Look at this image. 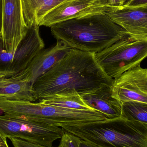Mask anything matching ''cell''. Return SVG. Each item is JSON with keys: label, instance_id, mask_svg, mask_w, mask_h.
<instances>
[{"label": "cell", "instance_id": "obj_19", "mask_svg": "<svg viewBox=\"0 0 147 147\" xmlns=\"http://www.w3.org/2000/svg\"><path fill=\"white\" fill-rule=\"evenodd\" d=\"M80 140L78 136L65 131L61 138L58 147H80Z\"/></svg>", "mask_w": 147, "mask_h": 147}, {"label": "cell", "instance_id": "obj_13", "mask_svg": "<svg viewBox=\"0 0 147 147\" xmlns=\"http://www.w3.org/2000/svg\"><path fill=\"white\" fill-rule=\"evenodd\" d=\"M112 86L104 85L93 90L80 94L87 105L103 114L107 119L118 118L121 115V102L112 96Z\"/></svg>", "mask_w": 147, "mask_h": 147}, {"label": "cell", "instance_id": "obj_6", "mask_svg": "<svg viewBox=\"0 0 147 147\" xmlns=\"http://www.w3.org/2000/svg\"><path fill=\"white\" fill-rule=\"evenodd\" d=\"M65 131L55 125L45 124L22 117L0 116V134L5 138H18L37 145L52 147Z\"/></svg>", "mask_w": 147, "mask_h": 147}, {"label": "cell", "instance_id": "obj_18", "mask_svg": "<svg viewBox=\"0 0 147 147\" xmlns=\"http://www.w3.org/2000/svg\"><path fill=\"white\" fill-rule=\"evenodd\" d=\"M13 56L5 49L2 37L0 36V71L13 73L11 69Z\"/></svg>", "mask_w": 147, "mask_h": 147}, {"label": "cell", "instance_id": "obj_12", "mask_svg": "<svg viewBox=\"0 0 147 147\" xmlns=\"http://www.w3.org/2000/svg\"><path fill=\"white\" fill-rule=\"evenodd\" d=\"M72 49L64 41L57 40L53 46L40 51L25 70L33 83L65 57Z\"/></svg>", "mask_w": 147, "mask_h": 147}, {"label": "cell", "instance_id": "obj_4", "mask_svg": "<svg viewBox=\"0 0 147 147\" xmlns=\"http://www.w3.org/2000/svg\"><path fill=\"white\" fill-rule=\"evenodd\" d=\"M0 110L5 115L57 126L107 119L103 114L96 110L70 109L40 102L10 101L1 98Z\"/></svg>", "mask_w": 147, "mask_h": 147}, {"label": "cell", "instance_id": "obj_17", "mask_svg": "<svg viewBox=\"0 0 147 147\" xmlns=\"http://www.w3.org/2000/svg\"><path fill=\"white\" fill-rule=\"evenodd\" d=\"M121 117L147 124V103L137 101L122 102Z\"/></svg>", "mask_w": 147, "mask_h": 147}, {"label": "cell", "instance_id": "obj_8", "mask_svg": "<svg viewBox=\"0 0 147 147\" xmlns=\"http://www.w3.org/2000/svg\"><path fill=\"white\" fill-rule=\"evenodd\" d=\"M2 37L4 47L13 55L27 32L21 0H2Z\"/></svg>", "mask_w": 147, "mask_h": 147}, {"label": "cell", "instance_id": "obj_7", "mask_svg": "<svg viewBox=\"0 0 147 147\" xmlns=\"http://www.w3.org/2000/svg\"><path fill=\"white\" fill-rule=\"evenodd\" d=\"M109 6L105 0H68L51 10L39 26L51 28L57 23L95 14L106 13Z\"/></svg>", "mask_w": 147, "mask_h": 147}, {"label": "cell", "instance_id": "obj_9", "mask_svg": "<svg viewBox=\"0 0 147 147\" xmlns=\"http://www.w3.org/2000/svg\"><path fill=\"white\" fill-rule=\"evenodd\" d=\"M112 96L121 102L147 103V69L140 65L129 70L114 80Z\"/></svg>", "mask_w": 147, "mask_h": 147}, {"label": "cell", "instance_id": "obj_22", "mask_svg": "<svg viewBox=\"0 0 147 147\" xmlns=\"http://www.w3.org/2000/svg\"><path fill=\"white\" fill-rule=\"evenodd\" d=\"M109 7H120L123 6L127 0H105Z\"/></svg>", "mask_w": 147, "mask_h": 147}, {"label": "cell", "instance_id": "obj_21", "mask_svg": "<svg viewBox=\"0 0 147 147\" xmlns=\"http://www.w3.org/2000/svg\"><path fill=\"white\" fill-rule=\"evenodd\" d=\"M146 5H147V0H127L123 6L126 7H136Z\"/></svg>", "mask_w": 147, "mask_h": 147}, {"label": "cell", "instance_id": "obj_15", "mask_svg": "<svg viewBox=\"0 0 147 147\" xmlns=\"http://www.w3.org/2000/svg\"><path fill=\"white\" fill-rule=\"evenodd\" d=\"M22 14L27 27L39 26L40 21L49 12L68 0H21Z\"/></svg>", "mask_w": 147, "mask_h": 147}, {"label": "cell", "instance_id": "obj_2", "mask_svg": "<svg viewBox=\"0 0 147 147\" xmlns=\"http://www.w3.org/2000/svg\"><path fill=\"white\" fill-rule=\"evenodd\" d=\"M51 28L57 40L64 41L72 49L95 54L128 35L105 13L68 20Z\"/></svg>", "mask_w": 147, "mask_h": 147}, {"label": "cell", "instance_id": "obj_25", "mask_svg": "<svg viewBox=\"0 0 147 147\" xmlns=\"http://www.w3.org/2000/svg\"><path fill=\"white\" fill-rule=\"evenodd\" d=\"M2 0H0V36H2Z\"/></svg>", "mask_w": 147, "mask_h": 147}, {"label": "cell", "instance_id": "obj_26", "mask_svg": "<svg viewBox=\"0 0 147 147\" xmlns=\"http://www.w3.org/2000/svg\"><path fill=\"white\" fill-rule=\"evenodd\" d=\"M14 75L15 74L11 72H3V71H0V79L5 78H7V77H11Z\"/></svg>", "mask_w": 147, "mask_h": 147}, {"label": "cell", "instance_id": "obj_14", "mask_svg": "<svg viewBox=\"0 0 147 147\" xmlns=\"http://www.w3.org/2000/svg\"><path fill=\"white\" fill-rule=\"evenodd\" d=\"M25 70L7 78L0 79V98L10 101L34 102L38 100Z\"/></svg>", "mask_w": 147, "mask_h": 147}, {"label": "cell", "instance_id": "obj_24", "mask_svg": "<svg viewBox=\"0 0 147 147\" xmlns=\"http://www.w3.org/2000/svg\"><path fill=\"white\" fill-rule=\"evenodd\" d=\"M0 147H9L7 142V138H5L0 134Z\"/></svg>", "mask_w": 147, "mask_h": 147}, {"label": "cell", "instance_id": "obj_16", "mask_svg": "<svg viewBox=\"0 0 147 147\" xmlns=\"http://www.w3.org/2000/svg\"><path fill=\"white\" fill-rule=\"evenodd\" d=\"M40 101L44 104L70 109L94 110L84 102L80 94L77 92L55 94Z\"/></svg>", "mask_w": 147, "mask_h": 147}, {"label": "cell", "instance_id": "obj_3", "mask_svg": "<svg viewBox=\"0 0 147 147\" xmlns=\"http://www.w3.org/2000/svg\"><path fill=\"white\" fill-rule=\"evenodd\" d=\"M67 130L99 147H147V124L121 117L69 124Z\"/></svg>", "mask_w": 147, "mask_h": 147}, {"label": "cell", "instance_id": "obj_11", "mask_svg": "<svg viewBox=\"0 0 147 147\" xmlns=\"http://www.w3.org/2000/svg\"><path fill=\"white\" fill-rule=\"evenodd\" d=\"M39 27L36 25L28 27L26 35L13 56L11 71L14 74L26 69L36 55L45 49V43L40 34Z\"/></svg>", "mask_w": 147, "mask_h": 147}, {"label": "cell", "instance_id": "obj_10", "mask_svg": "<svg viewBox=\"0 0 147 147\" xmlns=\"http://www.w3.org/2000/svg\"><path fill=\"white\" fill-rule=\"evenodd\" d=\"M106 14L129 36L147 39V5L109 7Z\"/></svg>", "mask_w": 147, "mask_h": 147}, {"label": "cell", "instance_id": "obj_23", "mask_svg": "<svg viewBox=\"0 0 147 147\" xmlns=\"http://www.w3.org/2000/svg\"><path fill=\"white\" fill-rule=\"evenodd\" d=\"M80 147H99L90 142L81 140L80 142Z\"/></svg>", "mask_w": 147, "mask_h": 147}, {"label": "cell", "instance_id": "obj_5", "mask_svg": "<svg viewBox=\"0 0 147 147\" xmlns=\"http://www.w3.org/2000/svg\"><path fill=\"white\" fill-rule=\"evenodd\" d=\"M97 62L106 75L114 80L140 65L147 58V39L125 36L109 47L95 54Z\"/></svg>", "mask_w": 147, "mask_h": 147}, {"label": "cell", "instance_id": "obj_1", "mask_svg": "<svg viewBox=\"0 0 147 147\" xmlns=\"http://www.w3.org/2000/svg\"><path fill=\"white\" fill-rule=\"evenodd\" d=\"M114 80L102 69L95 53L72 49L47 72L36 80L33 88L41 100L55 94L88 92Z\"/></svg>", "mask_w": 147, "mask_h": 147}, {"label": "cell", "instance_id": "obj_20", "mask_svg": "<svg viewBox=\"0 0 147 147\" xmlns=\"http://www.w3.org/2000/svg\"><path fill=\"white\" fill-rule=\"evenodd\" d=\"M9 139L12 142V144L14 147H53L45 146L33 144L18 138H12Z\"/></svg>", "mask_w": 147, "mask_h": 147}]
</instances>
